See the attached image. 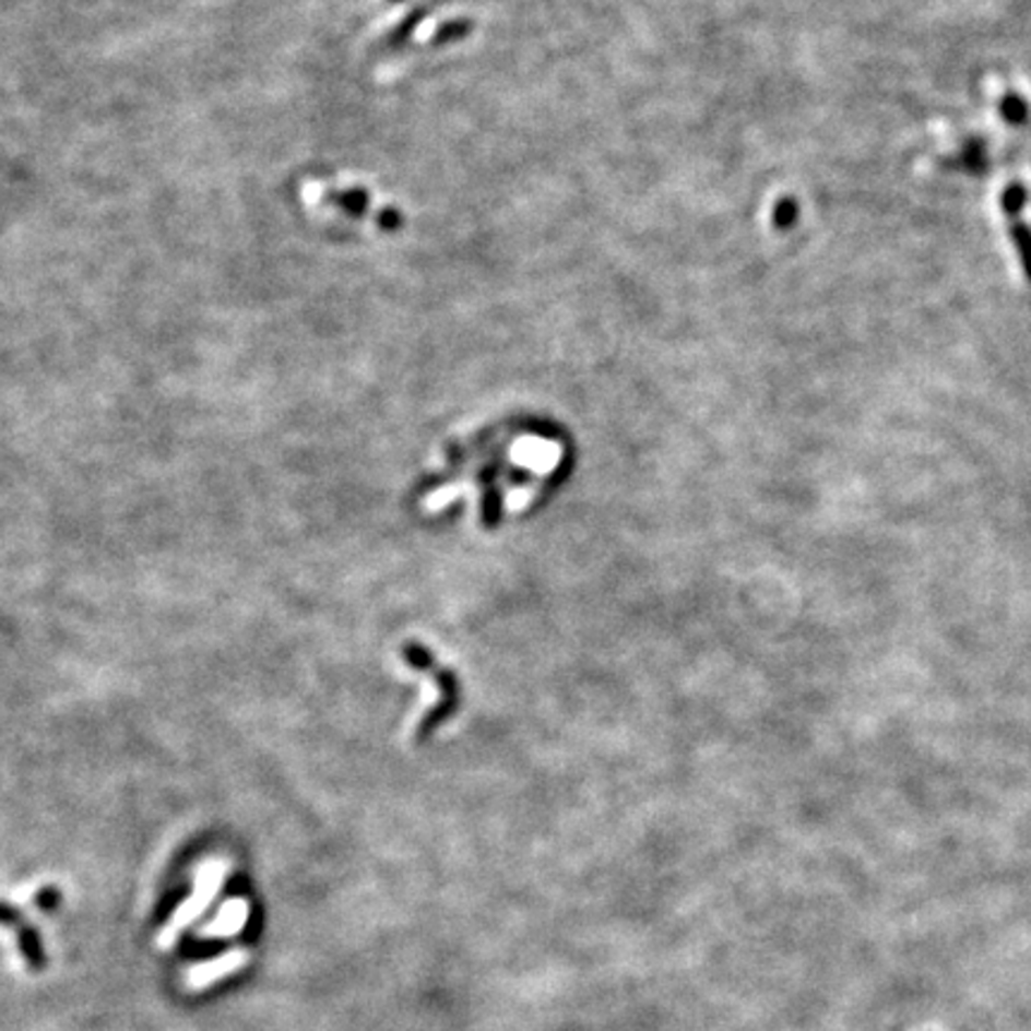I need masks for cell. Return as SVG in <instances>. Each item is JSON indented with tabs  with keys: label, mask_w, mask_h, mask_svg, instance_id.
Listing matches in <instances>:
<instances>
[{
	"label": "cell",
	"mask_w": 1031,
	"mask_h": 1031,
	"mask_svg": "<svg viewBox=\"0 0 1031 1031\" xmlns=\"http://www.w3.org/2000/svg\"><path fill=\"white\" fill-rule=\"evenodd\" d=\"M17 938H20L22 956L27 958L29 967H34V970H44V967H46V952H44L42 938H38V934H36L34 929H29V926H22Z\"/></svg>",
	"instance_id": "6da1fadb"
},
{
	"label": "cell",
	"mask_w": 1031,
	"mask_h": 1031,
	"mask_svg": "<svg viewBox=\"0 0 1031 1031\" xmlns=\"http://www.w3.org/2000/svg\"><path fill=\"white\" fill-rule=\"evenodd\" d=\"M1000 115H1003V120L1012 125V127H1020L1029 120V106H1027V100L1020 96V94H1015V92H1008L1003 96L1000 100Z\"/></svg>",
	"instance_id": "7a4b0ae2"
},
{
	"label": "cell",
	"mask_w": 1031,
	"mask_h": 1031,
	"mask_svg": "<svg viewBox=\"0 0 1031 1031\" xmlns=\"http://www.w3.org/2000/svg\"><path fill=\"white\" fill-rule=\"evenodd\" d=\"M1010 237L1017 247V253H1020V261L1024 268V275L1031 282V229L1024 223H1015L1010 227Z\"/></svg>",
	"instance_id": "3957f363"
},
{
	"label": "cell",
	"mask_w": 1031,
	"mask_h": 1031,
	"mask_svg": "<svg viewBox=\"0 0 1031 1031\" xmlns=\"http://www.w3.org/2000/svg\"><path fill=\"white\" fill-rule=\"evenodd\" d=\"M1027 197H1029V193H1027V187H1024V185H1020V182H1012V185L1005 187L1003 197H1000V205H1003L1005 215L1015 217L1017 213H1020V211L1024 209Z\"/></svg>",
	"instance_id": "277c9868"
},
{
	"label": "cell",
	"mask_w": 1031,
	"mask_h": 1031,
	"mask_svg": "<svg viewBox=\"0 0 1031 1031\" xmlns=\"http://www.w3.org/2000/svg\"><path fill=\"white\" fill-rule=\"evenodd\" d=\"M964 163L967 167H970V170L974 173H982L984 167H986V151L982 146V141H970V144H967L964 149Z\"/></svg>",
	"instance_id": "5b68a950"
},
{
	"label": "cell",
	"mask_w": 1031,
	"mask_h": 1031,
	"mask_svg": "<svg viewBox=\"0 0 1031 1031\" xmlns=\"http://www.w3.org/2000/svg\"><path fill=\"white\" fill-rule=\"evenodd\" d=\"M36 905L42 910H56L60 905V891H56V888H46V891L36 896Z\"/></svg>",
	"instance_id": "8992f818"
},
{
	"label": "cell",
	"mask_w": 1031,
	"mask_h": 1031,
	"mask_svg": "<svg viewBox=\"0 0 1031 1031\" xmlns=\"http://www.w3.org/2000/svg\"><path fill=\"white\" fill-rule=\"evenodd\" d=\"M0 924H20V914L8 905H0Z\"/></svg>",
	"instance_id": "52a82bcc"
}]
</instances>
